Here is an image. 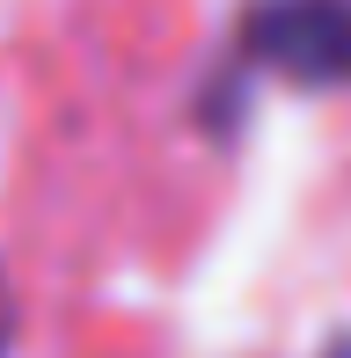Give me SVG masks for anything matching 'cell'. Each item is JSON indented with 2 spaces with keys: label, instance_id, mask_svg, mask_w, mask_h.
Masks as SVG:
<instances>
[{
  "label": "cell",
  "instance_id": "cell-2",
  "mask_svg": "<svg viewBox=\"0 0 351 358\" xmlns=\"http://www.w3.org/2000/svg\"><path fill=\"white\" fill-rule=\"evenodd\" d=\"M0 329H8V322H0Z\"/></svg>",
  "mask_w": 351,
  "mask_h": 358
},
{
  "label": "cell",
  "instance_id": "cell-1",
  "mask_svg": "<svg viewBox=\"0 0 351 358\" xmlns=\"http://www.w3.org/2000/svg\"><path fill=\"white\" fill-rule=\"evenodd\" d=\"M242 44L300 88H337L351 80V0H257Z\"/></svg>",
  "mask_w": 351,
  "mask_h": 358
}]
</instances>
